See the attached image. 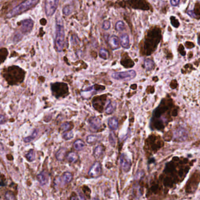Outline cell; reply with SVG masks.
<instances>
[{
	"mask_svg": "<svg viewBox=\"0 0 200 200\" xmlns=\"http://www.w3.org/2000/svg\"><path fill=\"white\" fill-rule=\"evenodd\" d=\"M103 153V148L101 146H98L94 148V156L96 159H99Z\"/></svg>",
	"mask_w": 200,
	"mask_h": 200,
	"instance_id": "obj_23",
	"label": "cell"
},
{
	"mask_svg": "<svg viewBox=\"0 0 200 200\" xmlns=\"http://www.w3.org/2000/svg\"><path fill=\"white\" fill-rule=\"evenodd\" d=\"M119 42L121 46L123 48H128L130 46L129 36L127 34H123L120 36Z\"/></svg>",
	"mask_w": 200,
	"mask_h": 200,
	"instance_id": "obj_14",
	"label": "cell"
},
{
	"mask_svg": "<svg viewBox=\"0 0 200 200\" xmlns=\"http://www.w3.org/2000/svg\"><path fill=\"white\" fill-rule=\"evenodd\" d=\"M4 53H5V52L0 53V64L2 63L6 58V55Z\"/></svg>",
	"mask_w": 200,
	"mask_h": 200,
	"instance_id": "obj_37",
	"label": "cell"
},
{
	"mask_svg": "<svg viewBox=\"0 0 200 200\" xmlns=\"http://www.w3.org/2000/svg\"><path fill=\"white\" fill-rule=\"evenodd\" d=\"M67 160L70 163H75L78 159V156L75 152H70L66 156Z\"/></svg>",
	"mask_w": 200,
	"mask_h": 200,
	"instance_id": "obj_18",
	"label": "cell"
},
{
	"mask_svg": "<svg viewBox=\"0 0 200 200\" xmlns=\"http://www.w3.org/2000/svg\"><path fill=\"white\" fill-rule=\"evenodd\" d=\"M5 152V149H4V146L2 144V143L0 141V154H3Z\"/></svg>",
	"mask_w": 200,
	"mask_h": 200,
	"instance_id": "obj_39",
	"label": "cell"
},
{
	"mask_svg": "<svg viewBox=\"0 0 200 200\" xmlns=\"http://www.w3.org/2000/svg\"><path fill=\"white\" fill-rule=\"evenodd\" d=\"M52 94L55 98L64 97L68 93V87L65 83L56 82L51 85Z\"/></svg>",
	"mask_w": 200,
	"mask_h": 200,
	"instance_id": "obj_4",
	"label": "cell"
},
{
	"mask_svg": "<svg viewBox=\"0 0 200 200\" xmlns=\"http://www.w3.org/2000/svg\"><path fill=\"white\" fill-rule=\"evenodd\" d=\"M120 162L121 167L124 172L127 173L130 170L131 166V162L130 159L127 156L126 154L123 153L120 156Z\"/></svg>",
	"mask_w": 200,
	"mask_h": 200,
	"instance_id": "obj_8",
	"label": "cell"
},
{
	"mask_svg": "<svg viewBox=\"0 0 200 200\" xmlns=\"http://www.w3.org/2000/svg\"><path fill=\"white\" fill-rule=\"evenodd\" d=\"M72 178H73L72 174L69 172H65L62 177V181L64 182V184L69 183L72 180Z\"/></svg>",
	"mask_w": 200,
	"mask_h": 200,
	"instance_id": "obj_21",
	"label": "cell"
},
{
	"mask_svg": "<svg viewBox=\"0 0 200 200\" xmlns=\"http://www.w3.org/2000/svg\"><path fill=\"white\" fill-rule=\"evenodd\" d=\"M187 13H188V15H189L190 17H193V18H195V17H196V14H195V13L194 12V11L190 10V11H188Z\"/></svg>",
	"mask_w": 200,
	"mask_h": 200,
	"instance_id": "obj_38",
	"label": "cell"
},
{
	"mask_svg": "<svg viewBox=\"0 0 200 200\" xmlns=\"http://www.w3.org/2000/svg\"><path fill=\"white\" fill-rule=\"evenodd\" d=\"M89 124L90 127L92 130H98L102 126V123L100 119L97 117H92L89 120Z\"/></svg>",
	"mask_w": 200,
	"mask_h": 200,
	"instance_id": "obj_12",
	"label": "cell"
},
{
	"mask_svg": "<svg viewBox=\"0 0 200 200\" xmlns=\"http://www.w3.org/2000/svg\"><path fill=\"white\" fill-rule=\"evenodd\" d=\"M38 130H34L32 132V133L31 134V135L28 137H26L24 139V141L25 143H30L32 141H33L36 137L38 135Z\"/></svg>",
	"mask_w": 200,
	"mask_h": 200,
	"instance_id": "obj_24",
	"label": "cell"
},
{
	"mask_svg": "<svg viewBox=\"0 0 200 200\" xmlns=\"http://www.w3.org/2000/svg\"><path fill=\"white\" fill-rule=\"evenodd\" d=\"M171 18L173 19H172L171 18V24H172V25H173L174 27H176V24H177V25L179 26V23H178L177 19H176L175 17H172Z\"/></svg>",
	"mask_w": 200,
	"mask_h": 200,
	"instance_id": "obj_34",
	"label": "cell"
},
{
	"mask_svg": "<svg viewBox=\"0 0 200 200\" xmlns=\"http://www.w3.org/2000/svg\"><path fill=\"white\" fill-rule=\"evenodd\" d=\"M59 0H45V10L48 17H51L56 11Z\"/></svg>",
	"mask_w": 200,
	"mask_h": 200,
	"instance_id": "obj_6",
	"label": "cell"
},
{
	"mask_svg": "<svg viewBox=\"0 0 200 200\" xmlns=\"http://www.w3.org/2000/svg\"><path fill=\"white\" fill-rule=\"evenodd\" d=\"M180 0H170L171 5L173 6H178L180 4Z\"/></svg>",
	"mask_w": 200,
	"mask_h": 200,
	"instance_id": "obj_35",
	"label": "cell"
},
{
	"mask_svg": "<svg viewBox=\"0 0 200 200\" xmlns=\"http://www.w3.org/2000/svg\"><path fill=\"white\" fill-rule=\"evenodd\" d=\"M125 28L124 23L122 21H119L115 25V29L119 32L123 31Z\"/></svg>",
	"mask_w": 200,
	"mask_h": 200,
	"instance_id": "obj_28",
	"label": "cell"
},
{
	"mask_svg": "<svg viewBox=\"0 0 200 200\" xmlns=\"http://www.w3.org/2000/svg\"><path fill=\"white\" fill-rule=\"evenodd\" d=\"M4 77L10 85H18L24 81L25 72L18 66H12L5 70Z\"/></svg>",
	"mask_w": 200,
	"mask_h": 200,
	"instance_id": "obj_1",
	"label": "cell"
},
{
	"mask_svg": "<svg viewBox=\"0 0 200 200\" xmlns=\"http://www.w3.org/2000/svg\"><path fill=\"white\" fill-rule=\"evenodd\" d=\"M107 42H108V45H109L110 48L113 50L116 49L119 47V44H120L119 38L117 36H110L108 38Z\"/></svg>",
	"mask_w": 200,
	"mask_h": 200,
	"instance_id": "obj_11",
	"label": "cell"
},
{
	"mask_svg": "<svg viewBox=\"0 0 200 200\" xmlns=\"http://www.w3.org/2000/svg\"><path fill=\"white\" fill-rule=\"evenodd\" d=\"M108 125H109V127L110 128V129H111L112 130H117L118 125H119L118 119L115 118H110L109 120Z\"/></svg>",
	"mask_w": 200,
	"mask_h": 200,
	"instance_id": "obj_17",
	"label": "cell"
},
{
	"mask_svg": "<svg viewBox=\"0 0 200 200\" xmlns=\"http://www.w3.org/2000/svg\"><path fill=\"white\" fill-rule=\"evenodd\" d=\"M73 6H71V5H68V6H66L63 8L62 12L66 16H68V15H71L72 12H73Z\"/></svg>",
	"mask_w": 200,
	"mask_h": 200,
	"instance_id": "obj_26",
	"label": "cell"
},
{
	"mask_svg": "<svg viewBox=\"0 0 200 200\" xmlns=\"http://www.w3.org/2000/svg\"><path fill=\"white\" fill-rule=\"evenodd\" d=\"M66 148H64V147H62V148H60V149L58 150V151L56 153V154H55V157L56 159L58 160V161H63L64 159H65V157L66 156Z\"/></svg>",
	"mask_w": 200,
	"mask_h": 200,
	"instance_id": "obj_16",
	"label": "cell"
},
{
	"mask_svg": "<svg viewBox=\"0 0 200 200\" xmlns=\"http://www.w3.org/2000/svg\"><path fill=\"white\" fill-rule=\"evenodd\" d=\"M74 136L72 130H68L64 131V133L62 134V137L65 140H69L72 139Z\"/></svg>",
	"mask_w": 200,
	"mask_h": 200,
	"instance_id": "obj_25",
	"label": "cell"
},
{
	"mask_svg": "<svg viewBox=\"0 0 200 200\" xmlns=\"http://www.w3.org/2000/svg\"><path fill=\"white\" fill-rule=\"evenodd\" d=\"M71 123L69 122H64L61 124L60 126V129L62 130H63L64 131H68L71 129Z\"/></svg>",
	"mask_w": 200,
	"mask_h": 200,
	"instance_id": "obj_30",
	"label": "cell"
},
{
	"mask_svg": "<svg viewBox=\"0 0 200 200\" xmlns=\"http://www.w3.org/2000/svg\"><path fill=\"white\" fill-rule=\"evenodd\" d=\"M64 2H66V1H69V0H63Z\"/></svg>",
	"mask_w": 200,
	"mask_h": 200,
	"instance_id": "obj_40",
	"label": "cell"
},
{
	"mask_svg": "<svg viewBox=\"0 0 200 200\" xmlns=\"http://www.w3.org/2000/svg\"><path fill=\"white\" fill-rule=\"evenodd\" d=\"M99 137L96 135H88L86 138V141L89 144L94 143L95 141H97Z\"/></svg>",
	"mask_w": 200,
	"mask_h": 200,
	"instance_id": "obj_29",
	"label": "cell"
},
{
	"mask_svg": "<svg viewBox=\"0 0 200 200\" xmlns=\"http://www.w3.org/2000/svg\"><path fill=\"white\" fill-rule=\"evenodd\" d=\"M40 0H25L19 4L17 6L14 7L11 11L6 14V18H12L24 12L27 11L39 2Z\"/></svg>",
	"mask_w": 200,
	"mask_h": 200,
	"instance_id": "obj_3",
	"label": "cell"
},
{
	"mask_svg": "<svg viewBox=\"0 0 200 200\" xmlns=\"http://www.w3.org/2000/svg\"><path fill=\"white\" fill-rule=\"evenodd\" d=\"M101 173V165L99 163L96 162L92 165L89 171V176L91 177H97Z\"/></svg>",
	"mask_w": 200,
	"mask_h": 200,
	"instance_id": "obj_10",
	"label": "cell"
},
{
	"mask_svg": "<svg viewBox=\"0 0 200 200\" xmlns=\"http://www.w3.org/2000/svg\"><path fill=\"white\" fill-rule=\"evenodd\" d=\"M136 77V72L135 70L120 72H115L113 73L112 77L119 81H130L134 79Z\"/></svg>",
	"mask_w": 200,
	"mask_h": 200,
	"instance_id": "obj_5",
	"label": "cell"
},
{
	"mask_svg": "<svg viewBox=\"0 0 200 200\" xmlns=\"http://www.w3.org/2000/svg\"><path fill=\"white\" fill-rule=\"evenodd\" d=\"M99 55H100V58H102V59H107L109 58V53L105 49L102 48V49H100V51H99Z\"/></svg>",
	"mask_w": 200,
	"mask_h": 200,
	"instance_id": "obj_27",
	"label": "cell"
},
{
	"mask_svg": "<svg viewBox=\"0 0 200 200\" xmlns=\"http://www.w3.org/2000/svg\"><path fill=\"white\" fill-rule=\"evenodd\" d=\"M25 157L30 162H32L35 160V153L34 149H31L29 152L25 154Z\"/></svg>",
	"mask_w": 200,
	"mask_h": 200,
	"instance_id": "obj_22",
	"label": "cell"
},
{
	"mask_svg": "<svg viewBox=\"0 0 200 200\" xmlns=\"http://www.w3.org/2000/svg\"><path fill=\"white\" fill-rule=\"evenodd\" d=\"M109 141L112 146H115L116 143V137L113 133H111L109 135Z\"/></svg>",
	"mask_w": 200,
	"mask_h": 200,
	"instance_id": "obj_33",
	"label": "cell"
},
{
	"mask_svg": "<svg viewBox=\"0 0 200 200\" xmlns=\"http://www.w3.org/2000/svg\"><path fill=\"white\" fill-rule=\"evenodd\" d=\"M4 198L6 200H15L16 199L14 194H13L12 192H10V191H6L5 194Z\"/></svg>",
	"mask_w": 200,
	"mask_h": 200,
	"instance_id": "obj_31",
	"label": "cell"
},
{
	"mask_svg": "<svg viewBox=\"0 0 200 200\" xmlns=\"http://www.w3.org/2000/svg\"><path fill=\"white\" fill-rule=\"evenodd\" d=\"M55 46L58 52H61L65 45V30L62 18L60 14L56 17V33Z\"/></svg>",
	"mask_w": 200,
	"mask_h": 200,
	"instance_id": "obj_2",
	"label": "cell"
},
{
	"mask_svg": "<svg viewBox=\"0 0 200 200\" xmlns=\"http://www.w3.org/2000/svg\"><path fill=\"white\" fill-rule=\"evenodd\" d=\"M115 108H116V103L114 102H112L110 100H109L106 105V109H105L106 114L111 115L115 111Z\"/></svg>",
	"mask_w": 200,
	"mask_h": 200,
	"instance_id": "obj_15",
	"label": "cell"
},
{
	"mask_svg": "<svg viewBox=\"0 0 200 200\" xmlns=\"http://www.w3.org/2000/svg\"><path fill=\"white\" fill-rule=\"evenodd\" d=\"M85 145L84 142L80 139L77 140L73 143V147L77 151L82 150L85 147Z\"/></svg>",
	"mask_w": 200,
	"mask_h": 200,
	"instance_id": "obj_19",
	"label": "cell"
},
{
	"mask_svg": "<svg viewBox=\"0 0 200 200\" xmlns=\"http://www.w3.org/2000/svg\"><path fill=\"white\" fill-rule=\"evenodd\" d=\"M188 132L182 127L178 128L174 132V139L178 141H184L188 137Z\"/></svg>",
	"mask_w": 200,
	"mask_h": 200,
	"instance_id": "obj_7",
	"label": "cell"
},
{
	"mask_svg": "<svg viewBox=\"0 0 200 200\" xmlns=\"http://www.w3.org/2000/svg\"><path fill=\"white\" fill-rule=\"evenodd\" d=\"M21 31L23 34H28L32 31L34 27V22L31 19H24L21 22Z\"/></svg>",
	"mask_w": 200,
	"mask_h": 200,
	"instance_id": "obj_9",
	"label": "cell"
},
{
	"mask_svg": "<svg viewBox=\"0 0 200 200\" xmlns=\"http://www.w3.org/2000/svg\"><path fill=\"white\" fill-rule=\"evenodd\" d=\"M6 117L4 115L0 114V124L6 123Z\"/></svg>",
	"mask_w": 200,
	"mask_h": 200,
	"instance_id": "obj_36",
	"label": "cell"
},
{
	"mask_svg": "<svg viewBox=\"0 0 200 200\" xmlns=\"http://www.w3.org/2000/svg\"><path fill=\"white\" fill-rule=\"evenodd\" d=\"M144 66L147 71H152L154 68V63L152 59H146L144 62Z\"/></svg>",
	"mask_w": 200,
	"mask_h": 200,
	"instance_id": "obj_20",
	"label": "cell"
},
{
	"mask_svg": "<svg viewBox=\"0 0 200 200\" xmlns=\"http://www.w3.org/2000/svg\"><path fill=\"white\" fill-rule=\"evenodd\" d=\"M110 25H111V24H110V22L108 20H105L103 24H102V28L104 30H108L110 29Z\"/></svg>",
	"mask_w": 200,
	"mask_h": 200,
	"instance_id": "obj_32",
	"label": "cell"
},
{
	"mask_svg": "<svg viewBox=\"0 0 200 200\" xmlns=\"http://www.w3.org/2000/svg\"><path fill=\"white\" fill-rule=\"evenodd\" d=\"M37 179L41 185H46L49 180V176L47 172L45 171H42L40 174L37 176Z\"/></svg>",
	"mask_w": 200,
	"mask_h": 200,
	"instance_id": "obj_13",
	"label": "cell"
}]
</instances>
